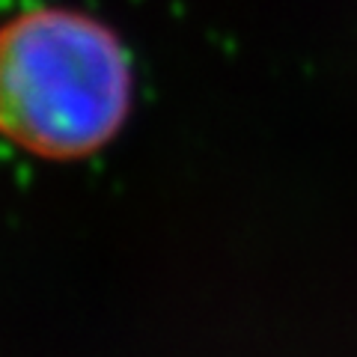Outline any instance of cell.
I'll return each instance as SVG.
<instances>
[{"label": "cell", "mask_w": 357, "mask_h": 357, "mask_svg": "<svg viewBox=\"0 0 357 357\" xmlns=\"http://www.w3.org/2000/svg\"><path fill=\"white\" fill-rule=\"evenodd\" d=\"M137 102L131 48L110 21L30 3L0 21V140L42 161L110 146Z\"/></svg>", "instance_id": "6da1fadb"}]
</instances>
